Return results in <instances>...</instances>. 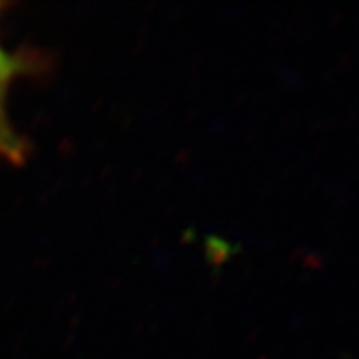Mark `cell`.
I'll use <instances>...</instances> for the list:
<instances>
[{"label":"cell","instance_id":"1","mask_svg":"<svg viewBox=\"0 0 359 359\" xmlns=\"http://www.w3.org/2000/svg\"><path fill=\"white\" fill-rule=\"evenodd\" d=\"M13 72H15V64H13V60L0 50V88H2V85L12 77Z\"/></svg>","mask_w":359,"mask_h":359}]
</instances>
